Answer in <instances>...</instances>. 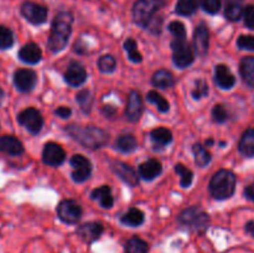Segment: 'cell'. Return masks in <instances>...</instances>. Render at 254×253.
I'll return each mask as SVG.
<instances>
[{
  "label": "cell",
  "instance_id": "12",
  "mask_svg": "<svg viewBox=\"0 0 254 253\" xmlns=\"http://www.w3.org/2000/svg\"><path fill=\"white\" fill-rule=\"evenodd\" d=\"M37 76L32 69L29 68H21L17 69L14 73V84L20 92H27L32 91L34 87L36 86Z\"/></svg>",
  "mask_w": 254,
  "mask_h": 253
},
{
  "label": "cell",
  "instance_id": "3",
  "mask_svg": "<svg viewBox=\"0 0 254 253\" xmlns=\"http://www.w3.org/2000/svg\"><path fill=\"white\" fill-rule=\"evenodd\" d=\"M236 175L230 170L217 171L210 183V191L216 200H226L235 193Z\"/></svg>",
  "mask_w": 254,
  "mask_h": 253
},
{
  "label": "cell",
  "instance_id": "27",
  "mask_svg": "<svg viewBox=\"0 0 254 253\" xmlns=\"http://www.w3.org/2000/svg\"><path fill=\"white\" fill-rule=\"evenodd\" d=\"M150 136L154 145L159 148H164L173 141V133L168 128H163V126L154 129L150 133Z\"/></svg>",
  "mask_w": 254,
  "mask_h": 253
},
{
  "label": "cell",
  "instance_id": "29",
  "mask_svg": "<svg viewBox=\"0 0 254 253\" xmlns=\"http://www.w3.org/2000/svg\"><path fill=\"white\" fill-rule=\"evenodd\" d=\"M197 0H178L175 6L176 14L181 16H191L197 11Z\"/></svg>",
  "mask_w": 254,
  "mask_h": 253
},
{
  "label": "cell",
  "instance_id": "9",
  "mask_svg": "<svg viewBox=\"0 0 254 253\" xmlns=\"http://www.w3.org/2000/svg\"><path fill=\"white\" fill-rule=\"evenodd\" d=\"M17 122L31 134H39L44 126V118L41 113L35 108H26L20 112L17 116Z\"/></svg>",
  "mask_w": 254,
  "mask_h": 253
},
{
  "label": "cell",
  "instance_id": "26",
  "mask_svg": "<svg viewBox=\"0 0 254 253\" xmlns=\"http://www.w3.org/2000/svg\"><path fill=\"white\" fill-rule=\"evenodd\" d=\"M240 151L247 158L254 156V128H250L243 133L240 140Z\"/></svg>",
  "mask_w": 254,
  "mask_h": 253
},
{
  "label": "cell",
  "instance_id": "14",
  "mask_svg": "<svg viewBox=\"0 0 254 253\" xmlns=\"http://www.w3.org/2000/svg\"><path fill=\"white\" fill-rule=\"evenodd\" d=\"M87 72L79 62L72 61L64 72V81L72 87H79L86 82Z\"/></svg>",
  "mask_w": 254,
  "mask_h": 253
},
{
  "label": "cell",
  "instance_id": "6",
  "mask_svg": "<svg viewBox=\"0 0 254 253\" xmlns=\"http://www.w3.org/2000/svg\"><path fill=\"white\" fill-rule=\"evenodd\" d=\"M174 63L180 68H186L195 61V54L186 40H175L171 42Z\"/></svg>",
  "mask_w": 254,
  "mask_h": 253
},
{
  "label": "cell",
  "instance_id": "8",
  "mask_svg": "<svg viewBox=\"0 0 254 253\" xmlns=\"http://www.w3.org/2000/svg\"><path fill=\"white\" fill-rule=\"evenodd\" d=\"M57 216L62 222L67 225H74L81 220L82 208L76 201L64 200L57 206Z\"/></svg>",
  "mask_w": 254,
  "mask_h": 253
},
{
  "label": "cell",
  "instance_id": "48",
  "mask_svg": "<svg viewBox=\"0 0 254 253\" xmlns=\"http://www.w3.org/2000/svg\"><path fill=\"white\" fill-rule=\"evenodd\" d=\"M213 143H215V141H213V139H208V140H206L205 145H207V146H211V145H212Z\"/></svg>",
  "mask_w": 254,
  "mask_h": 253
},
{
  "label": "cell",
  "instance_id": "37",
  "mask_svg": "<svg viewBox=\"0 0 254 253\" xmlns=\"http://www.w3.org/2000/svg\"><path fill=\"white\" fill-rule=\"evenodd\" d=\"M76 97L77 102H78V104L81 106L82 111H83L84 113H88V112L91 111L92 102H93V97H92L91 92H89L88 89H82L81 92L77 93Z\"/></svg>",
  "mask_w": 254,
  "mask_h": 253
},
{
  "label": "cell",
  "instance_id": "2",
  "mask_svg": "<svg viewBox=\"0 0 254 253\" xmlns=\"http://www.w3.org/2000/svg\"><path fill=\"white\" fill-rule=\"evenodd\" d=\"M66 131L83 146L89 149H98L106 145L109 140V135L97 126H81L76 124L67 126Z\"/></svg>",
  "mask_w": 254,
  "mask_h": 253
},
{
  "label": "cell",
  "instance_id": "34",
  "mask_svg": "<svg viewBox=\"0 0 254 253\" xmlns=\"http://www.w3.org/2000/svg\"><path fill=\"white\" fill-rule=\"evenodd\" d=\"M124 49L128 52V57L131 62H135V63H139V62L143 61V56L139 52L138 46H136V42L134 39H128L124 42Z\"/></svg>",
  "mask_w": 254,
  "mask_h": 253
},
{
  "label": "cell",
  "instance_id": "35",
  "mask_svg": "<svg viewBox=\"0 0 254 253\" xmlns=\"http://www.w3.org/2000/svg\"><path fill=\"white\" fill-rule=\"evenodd\" d=\"M175 171L180 175V185L183 188H189L192 183L193 174L190 169L186 168L183 164H176L175 165Z\"/></svg>",
  "mask_w": 254,
  "mask_h": 253
},
{
  "label": "cell",
  "instance_id": "13",
  "mask_svg": "<svg viewBox=\"0 0 254 253\" xmlns=\"http://www.w3.org/2000/svg\"><path fill=\"white\" fill-rule=\"evenodd\" d=\"M111 166L113 173L116 174L122 181H124L127 185L134 188V186H136L139 184L138 174L135 173V170H134L131 166L127 165L126 163H122V161L118 160L113 161V163L111 164Z\"/></svg>",
  "mask_w": 254,
  "mask_h": 253
},
{
  "label": "cell",
  "instance_id": "11",
  "mask_svg": "<svg viewBox=\"0 0 254 253\" xmlns=\"http://www.w3.org/2000/svg\"><path fill=\"white\" fill-rule=\"evenodd\" d=\"M66 159V153H64V148L59 145L57 143L50 141L44 146V151H42V160L46 165L49 166H60Z\"/></svg>",
  "mask_w": 254,
  "mask_h": 253
},
{
  "label": "cell",
  "instance_id": "16",
  "mask_svg": "<svg viewBox=\"0 0 254 253\" xmlns=\"http://www.w3.org/2000/svg\"><path fill=\"white\" fill-rule=\"evenodd\" d=\"M141 113H143V99H141L140 93L131 91L128 96V102H127V118L130 122H138L140 119Z\"/></svg>",
  "mask_w": 254,
  "mask_h": 253
},
{
  "label": "cell",
  "instance_id": "7",
  "mask_svg": "<svg viewBox=\"0 0 254 253\" xmlns=\"http://www.w3.org/2000/svg\"><path fill=\"white\" fill-rule=\"evenodd\" d=\"M22 17L32 25H41L47 20L49 10L44 5L36 4L32 1H26L20 7Z\"/></svg>",
  "mask_w": 254,
  "mask_h": 253
},
{
  "label": "cell",
  "instance_id": "21",
  "mask_svg": "<svg viewBox=\"0 0 254 253\" xmlns=\"http://www.w3.org/2000/svg\"><path fill=\"white\" fill-rule=\"evenodd\" d=\"M161 171H163V166H161L160 161L156 159L146 160L145 163L140 164L139 166V175L144 180H154L160 175Z\"/></svg>",
  "mask_w": 254,
  "mask_h": 253
},
{
  "label": "cell",
  "instance_id": "1",
  "mask_svg": "<svg viewBox=\"0 0 254 253\" xmlns=\"http://www.w3.org/2000/svg\"><path fill=\"white\" fill-rule=\"evenodd\" d=\"M73 15L68 11H61L54 17L51 24L47 46L52 52H60L67 46L72 32Z\"/></svg>",
  "mask_w": 254,
  "mask_h": 253
},
{
  "label": "cell",
  "instance_id": "15",
  "mask_svg": "<svg viewBox=\"0 0 254 253\" xmlns=\"http://www.w3.org/2000/svg\"><path fill=\"white\" fill-rule=\"evenodd\" d=\"M210 32L205 24H200L193 31V47L198 56H205L208 52Z\"/></svg>",
  "mask_w": 254,
  "mask_h": 253
},
{
  "label": "cell",
  "instance_id": "17",
  "mask_svg": "<svg viewBox=\"0 0 254 253\" xmlns=\"http://www.w3.org/2000/svg\"><path fill=\"white\" fill-rule=\"evenodd\" d=\"M104 228L102 223L99 222H87L79 226L77 233L79 237L87 243H93L101 238L102 233H103Z\"/></svg>",
  "mask_w": 254,
  "mask_h": 253
},
{
  "label": "cell",
  "instance_id": "46",
  "mask_svg": "<svg viewBox=\"0 0 254 253\" xmlns=\"http://www.w3.org/2000/svg\"><path fill=\"white\" fill-rule=\"evenodd\" d=\"M245 196L248 198L250 201L254 202V183L248 185L247 188L245 189Z\"/></svg>",
  "mask_w": 254,
  "mask_h": 253
},
{
  "label": "cell",
  "instance_id": "41",
  "mask_svg": "<svg viewBox=\"0 0 254 253\" xmlns=\"http://www.w3.org/2000/svg\"><path fill=\"white\" fill-rule=\"evenodd\" d=\"M208 94V84L203 79H198L195 84V89L192 91L193 99H201Z\"/></svg>",
  "mask_w": 254,
  "mask_h": 253
},
{
  "label": "cell",
  "instance_id": "32",
  "mask_svg": "<svg viewBox=\"0 0 254 253\" xmlns=\"http://www.w3.org/2000/svg\"><path fill=\"white\" fill-rule=\"evenodd\" d=\"M193 156H195V161L200 168H205L210 164L211 161V154L207 149L201 144H195L192 148Z\"/></svg>",
  "mask_w": 254,
  "mask_h": 253
},
{
  "label": "cell",
  "instance_id": "20",
  "mask_svg": "<svg viewBox=\"0 0 254 253\" xmlns=\"http://www.w3.org/2000/svg\"><path fill=\"white\" fill-rule=\"evenodd\" d=\"M0 151L9 155L16 156L24 153V145L17 138L12 135L0 136Z\"/></svg>",
  "mask_w": 254,
  "mask_h": 253
},
{
  "label": "cell",
  "instance_id": "40",
  "mask_svg": "<svg viewBox=\"0 0 254 253\" xmlns=\"http://www.w3.org/2000/svg\"><path fill=\"white\" fill-rule=\"evenodd\" d=\"M201 7L205 10L206 12L211 15H215L220 11L221 5H222V0H200Z\"/></svg>",
  "mask_w": 254,
  "mask_h": 253
},
{
  "label": "cell",
  "instance_id": "10",
  "mask_svg": "<svg viewBox=\"0 0 254 253\" xmlns=\"http://www.w3.org/2000/svg\"><path fill=\"white\" fill-rule=\"evenodd\" d=\"M69 164L73 168L72 179L76 183H83V181H86L91 176V161L86 156L81 155V154H76V155H73L69 159Z\"/></svg>",
  "mask_w": 254,
  "mask_h": 253
},
{
  "label": "cell",
  "instance_id": "30",
  "mask_svg": "<svg viewBox=\"0 0 254 253\" xmlns=\"http://www.w3.org/2000/svg\"><path fill=\"white\" fill-rule=\"evenodd\" d=\"M116 146L118 150L123 151V153H131L138 148V141L131 134H124L117 139Z\"/></svg>",
  "mask_w": 254,
  "mask_h": 253
},
{
  "label": "cell",
  "instance_id": "5",
  "mask_svg": "<svg viewBox=\"0 0 254 253\" xmlns=\"http://www.w3.org/2000/svg\"><path fill=\"white\" fill-rule=\"evenodd\" d=\"M179 222L193 232H203L210 225V216L196 206H191L179 215Z\"/></svg>",
  "mask_w": 254,
  "mask_h": 253
},
{
  "label": "cell",
  "instance_id": "45",
  "mask_svg": "<svg viewBox=\"0 0 254 253\" xmlns=\"http://www.w3.org/2000/svg\"><path fill=\"white\" fill-rule=\"evenodd\" d=\"M55 113H56V116L61 117V118H68L72 114V111L68 107H59V108L55 111Z\"/></svg>",
  "mask_w": 254,
  "mask_h": 253
},
{
  "label": "cell",
  "instance_id": "23",
  "mask_svg": "<svg viewBox=\"0 0 254 253\" xmlns=\"http://www.w3.org/2000/svg\"><path fill=\"white\" fill-rule=\"evenodd\" d=\"M245 0H226L225 16L230 21H238L245 12Z\"/></svg>",
  "mask_w": 254,
  "mask_h": 253
},
{
  "label": "cell",
  "instance_id": "47",
  "mask_svg": "<svg viewBox=\"0 0 254 253\" xmlns=\"http://www.w3.org/2000/svg\"><path fill=\"white\" fill-rule=\"evenodd\" d=\"M246 231H247L248 233H251L254 237V221H251V222H248L247 225H246Z\"/></svg>",
  "mask_w": 254,
  "mask_h": 253
},
{
  "label": "cell",
  "instance_id": "28",
  "mask_svg": "<svg viewBox=\"0 0 254 253\" xmlns=\"http://www.w3.org/2000/svg\"><path fill=\"white\" fill-rule=\"evenodd\" d=\"M144 220H145V216H144L143 211H140L139 208H130L128 212L124 213L121 218V222L123 225L130 226V227H138V226L143 225Z\"/></svg>",
  "mask_w": 254,
  "mask_h": 253
},
{
  "label": "cell",
  "instance_id": "38",
  "mask_svg": "<svg viewBox=\"0 0 254 253\" xmlns=\"http://www.w3.org/2000/svg\"><path fill=\"white\" fill-rule=\"evenodd\" d=\"M14 45V34L6 26H0V50H7Z\"/></svg>",
  "mask_w": 254,
  "mask_h": 253
},
{
  "label": "cell",
  "instance_id": "18",
  "mask_svg": "<svg viewBox=\"0 0 254 253\" xmlns=\"http://www.w3.org/2000/svg\"><path fill=\"white\" fill-rule=\"evenodd\" d=\"M215 82L220 88L231 89L235 86L236 77L226 64H218L215 69Z\"/></svg>",
  "mask_w": 254,
  "mask_h": 253
},
{
  "label": "cell",
  "instance_id": "43",
  "mask_svg": "<svg viewBox=\"0 0 254 253\" xmlns=\"http://www.w3.org/2000/svg\"><path fill=\"white\" fill-rule=\"evenodd\" d=\"M237 45L242 50L254 51V36L252 35H241L237 40Z\"/></svg>",
  "mask_w": 254,
  "mask_h": 253
},
{
  "label": "cell",
  "instance_id": "44",
  "mask_svg": "<svg viewBox=\"0 0 254 253\" xmlns=\"http://www.w3.org/2000/svg\"><path fill=\"white\" fill-rule=\"evenodd\" d=\"M245 17V24L248 29L254 30V5H248L243 12Z\"/></svg>",
  "mask_w": 254,
  "mask_h": 253
},
{
  "label": "cell",
  "instance_id": "36",
  "mask_svg": "<svg viewBox=\"0 0 254 253\" xmlns=\"http://www.w3.org/2000/svg\"><path fill=\"white\" fill-rule=\"evenodd\" d=\"M117 62L112 55H103L98 60V68L103 73H112L116 69Z\"/></svg>",
  "mask_w": 254,
  "mask_h": 253
},
{
  "label": "cell",
  "instance_id": "31",
  "mask_svg": "<svg viewBox=\"0 0 254 253\" xmlns=\"http://www.w3.org/2000/svg\"><path fill=\"white\" fill-rule=\"evenodd\" d=\"M124 251H126V253H148L149 246L141 238L131 237L130 240L127 241Z\"/></svg>",
  "mask_w": 254,
  "mask_h": 253
},
{
  "label": "cell",
  "instance_id": "33",
  "mask_svg": "<svg viewBox=\"0 0 254 253\" xmlns=\"http://www.w3.org/2000/svg\"><path fill=\"white\" fill-rule=\"evenodd\" d=\"M146 98H148V101L150 102V103L155 104L156 108H158L159 112H161V113H166V112L169 111V108H170V106H169V102L166 101V99L164 98L160 93H158L156 91L148 92V94H146Z\"/></svg>",
  "mask_w": 254,
  "mask_h": 253
},
{
  "label": "cell",
  "instance_id": "19",
  "mask_svg": "<svg viewBox=\"0 0 254 253\" xmlns=\"http://www.w3.org/2000/svg\"><path fill=\"white\" fill-rule=\"evenodd\" d=\"M19 59L27 64H36L41 61L42 51L35 42H29L20 49Z\"/></svg>",
  "mask_w": 254,
  "mask_h": 253
},
{
  "label": "cell",
  "instance_id": "22",
  "mask_svg": "<svg viewBox=\"0 0 254 253\" xmlns=\"http://www.w3.org/2000/svg\"><path fill=\"white\" fill-rule=\"evenodd\" d=\"M91 197L93 200L98 201V203L103 208H111L114 203L112 190L108 185H103L98 189H94L91 193Z\"/></svg>",
  "mask_w": 254,
  "mask_h": 253
},
{
  "label": "cell",
  "instance_id": "25",
  "mask_svg": "<svg viewBox=\"0 0 254 253\" xmlns=\"http://www.w3.org/2000/svg\"><path fill=\"white\" fill-rule=\"evenodd\" d=\"M151 82H153L154 87H158V88L166 89L171 88L175 83V79H174V76L171 72L166 71V69H159L154 73L153 78H151Z\"/></svg>",
  "mask_w": 254,
  "mask_h": 253
},
{
  "label": "cell",
  "instance_id": "4",
  "mask_svg": "<svg viewBox=\"0 0 254 253\" xmlns=\"http://www.w3.org/2000/svg\"><path fill=\"white\" fill-rule=\"evenodd\" d=\"M168 0H136L133 6V19L136 25L148 27L154 15L164 7Z\"/></svg>",
  "mask_w": 254,
  "mask_h": 253
},
{
  "label": "cell",
  "instance_id": "42",
  "mask_svg": "<svg viewBox=\"0 0 254 253\" xmlns=\"http://www.w3.org/2000/svg\"><path fill=\"white\" fill-rule=\"evenodd\" d=\"M212 117L217 123H225L228 119V112L222 104H216L212 109Z\"/></svg>",
  "mask_w": 254,
  "mask_h": 253
},
{
  "label": "cell",
  "instance_id": "39",
  "mask_svg": "<svg viewBox=\"0 0 254 253\" xmlns=\"http://www.w3.org/2000/svg\"><path fill=\"white\" fill-rule=\"evenodd\" d=\"M169 31L173 34L175 40H186L185 25L181 21H173L169 25Z\"/></svg>",
  "mask_w": 254,
  "mask_h": 253
},
{
  "label": "cell",
  "instance_id": "24",
  "mask_svg": "<svg viewBox=\"0 0 254 253\" xmlns=\"http://www.w3.org/2000/svg\"><path fill=\"white\" fill-rule=\"evenodd\" d=\"M240 72L243 81L254 88V56L243 57L240 63Z\"/></svg>",
  "mask_w": 254,
  "mask_h": 253
},
{
  "label": "cell",
  "instance_id": "49",
  "mask_svg": "<svg viewBox=\"0 0 254 253\" xmlns=\"http://www.w3.org/2000/svg\"><path fill=\"white\" fill-rule=\"evenodd\" d=\"M2 97H4V92H2V89L0 88V104H1V99Z\"/></svg>",
  "mask_w": 254,
  "mask_h": 253
}]
</instances>
